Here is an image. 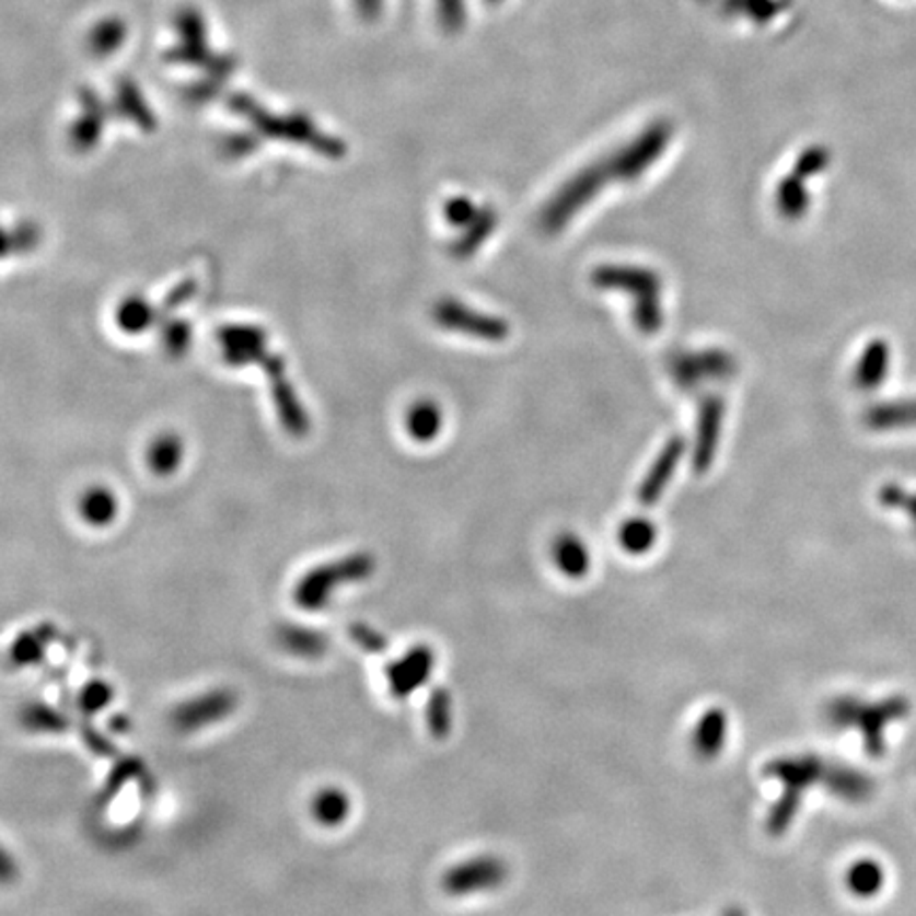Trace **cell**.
Wrapping results in <instances>:
<instances>
[{
  "instance_id": "6da1fadb",
  "label": "cell",
  "mask_w": 916,
  "mask_h": 916,
  "mask_svg": "<svg viewBox=\"0 0 916 916\" xmlns=\"http://www.w3.org/2000/svg\"><path fill=\"white\" fill-rule=\"evenodd\" d=\"M669 138L671 130L666 126H653L615 155L577 172L543 206L537 221L540 230L545 236L560 234L577 212L605 189L607 183L637 181L643 176L647 169L664 153Z\"/></svg>"
},
{
  "instance_id": "7a4b0ae2",
  "label": "cell",
  "mask_w": 916,
  "mask_h": 916,
  "mask_svg": "<svg viewBox=\"0 0 916 916\" xmlns=\"http://www.w3.org/2000/svg\"><path fill=\"white\" fill-rule=\"evenodd\" d=\"M830 773H832V762L813 753L777 757L768 762L764 768V775L779 780L782 785V796L768 813L766 832L770 836H782L800 811L807 789L813 785H823L827 789Z\"/></svg>"
},
{
  "instance_id": "3957f363",
  "label": "cell",
  "mask_w": 916,
  "mask_h": 916,
  "mask_svg": "<svg viewBox=\"0 0 916 916\" xmlns=\"http://www.w3.org/2000/svg\"><path fill=\"white\" fill-rule=\"evenodd\" d=\"M911 700L902 694H893L877 703L861 700L857 696H838L823 709V717L830 728L847 730L857 728L863 737V749L870 757L884 755V732L886 726L908 717Z\"/></svg>"
},
{
  "instance_id": "277c9868",
  "label": "cell",
  "mask_w": 916,
  "mask_h": 916,
  "mask_svg": "<svg viewBox=\"0 0 916 916\" xmlns=\"http://www.w3.org/2000/svg\"><path fill=\"white\" fill-rule=\"evenodd\" d=\"M592 285L601 291H617L633 298V321L635 327L653 336L664 325V282L649 268L605 264L592 271Z\"/></svg>"
},
{
  "instance_id": "5b68a950",
  "label": "cell",
  "mask_w": 916,
  "mask_h": 916,
  "mask_svg": "<svg viewBox=\"0 0 916 916\" xmlns=\"http://www.w3.org/2000/svg\"><path fill=\"white\" fill-rule=\"evenodd\" d=\"M433 321L445 332L472 336L484 341H503L511 334L508 321L469 308L452 298H445L433 305Z\"/></svg>"
},
{
  "instance_id": "8992f818",
  "label": "cell",
  "mask_w": 916,
  "mask_h": 916,
  "mask_svg": "<svg viewBox=\"0 0 916 916\" xmlns=\"http://www.w3.org/2000/svg\"><path fill=\"white\" fill-rule=\"evenodd\" d=\"M737 359L721 348L677 352L669 361V373L683 391H692L711 380H728L737 373Z\"/></svg>"
},
{
  "instance_id": "52a82bcc",
  "label": "cell",
  "mask_w": 916,
  "mask_h": 916,
  "mask_svg": "<svg viewBox=\"0 0 916 916\" xmlns=\"http://www.w3.org/2000/svg\"><path fill=\"white\" fill-rule=\"evenodd\" d=\"M508 863L501 857L482 855V857H474V859L452 866L443 874L441 886L448 895L463 897L472 893L499 889L503 882L508 881Z\"/></svg>"
},
{
  "instance_id": "ba28073f",
  "label": "cell",
  "mask_w": 916,
  "mask_h": 916,
  "mask_svg": "<svg viewBox=\"0 0 916 916\" xmlns=\"http://www.w3.org/2000/svg\"><path fill=\"white\" fill-rule=\"evenodd\" d=\"M373 569H375V563H373L370 556H366V554L350 556L346 560H339L336 565L323 567L316 573L308 577V581L302 583V588H300V603L304 607H310V610L323 607V605H327L334 588L344 585V583H350V581L366 579V577H370Z\"/></svg>"
},
{
  "instance_id": "9c48e42d",
  "label": "cell",
  "mask_w": 916,
  "mask_h": 916,
  "mask_svg": "<svg viewBox=\"0 0 916 916\" xmlns=\"http://www.w3.org/2000/svg\"><path fill=\"white\" fill-rule=\"evenodd\" d=\"M723 416H726V404L721 397L711 395L700 402L698 418H696L694 450H692V467L698 474L709 472L715 463V454H717L721 431H723Z\"/></svg>"
},
{
  "instance_id": "30bf717a",
  "label": "cell",
  "mask_w": 916,
  "mask_h": 916,
  "mask_svg": "<svg viewBox=\"0 0 916 916\" xmlns=\"http://www.w3.org/2000/svg\"><path fill=\"white\" fill-rule=\"evenodd\" d=\"M436 666V653L429 645H416L407 651L404 658L393 662L386 669V681L391 694L399 700L411 696L420 685L427 683Z\"/></svg>"
},
{
  "instance_id": "8fae6325",
  "label": "cell",
  "mask_w": 916,
  "mask_h": 916,
  "mask_svg": "<svg viewBox=\"0 0 916 916\" xmlns=\"http://www.w3.org/2000/svg\"><path fill=\"white\" fill-rule=\"evenodd\" d=\"M685 450H687V443L681 436H675V438H671L664 443V448L658 452L656 461L647 469L643 482L639 484L637 499H639L641 506L649 508V506H656L662 499L664 490L673 482V475L677 472L679 463L685 456Z\"/></svg>"
},
{
  "instance_id": "7c38bea8",
  "label": "cell",
  "mask_w": 916,
  "mask_h": 916,
  "mask_svg": "<svg viewBox=\"0 0 916 916\" xmlns=\"http://www.w3.org/2000/svg\"><path fill=\"white\" fill-rule=\"evenodd\" d=\"M497 228H499L497 210L492 206H479L474 221L467 228H463V234L448 246V253L459 262L472 259L475 253L488 242V237L497 232Z\"/></svg>"
},
{
  "instance_id": "4fadbf2b",
  "label": "cell",
  "mask_w": 916,
  "mask_h": 916,
  "mask_svg": "<svg viewBox=\"0 0 916 916\" xmlns=\"http://www.w3.org/2000/svg\"><path fill=\"white\" fill-rule=\"evenodd\" d=\"M827 791L850 804H861L874 796L877 782L855 766H848L845 762H832Z\"/></svg>"
},
{
  "instance_id": "5bb4252c",
  "label": "cell",
  "mask_w": 916,
  "mask_h": 916,
  "mask_svg": "<svg viewBox=\"0 0 916 916\" xmlns=\"http://www.w3.org/2000/svg\"><path fill=\"white\" fill-rule=\"evenodd\" d=\"M728 739V715L721 709L705 712L692 734V749L700 760H712L721 753Z\"/></svg>"
},
{
  "instance_id": "9a60e30c",
  "label": "cell",
  "mask_w": 916,
  "mask_h": 916,
  "mask_svg": "<svg viewBox=\"0 0 916 916\" xmlns=\"http://www.w3.org/2000/svg\"><path fill=\"white\" fill-rule=\"evenodd\" d=\"M554 565L571 579H581L590 571V552L573 533H563L552 543Z\"/></svg>"
},
{
  "instance_id": "2e32d148",
  "label": "cell",
  "mask_w": 916,
  "mask_h": 916,
  "mask_svg": "<svg viewBox=\"0 0 916 916\" xmlns=\"http://www.w3.org/2000/svg\"><path fill=\"white\" fill-rule=\"evenodd\" d=\"M866 422L870 429H877V431L915 429L916 399H902V402L874 406L866 414Z\"/></svg>"
},
{
  "instance_id": "e0dca14e",
  "label": "cell",
  "mask_w": 916,
  "mask_h": 916,
  "mask_svg": "<svg viewBox=\"0 0 916 916\" xmlns=\"http://www.w3.org/2000/svg\"><path fill=\"white\" fill-rule=\"evenodd\" d=\"M407 433L420 443H431L443 429V411L441 407L431 402L422 399L414 404L406 416Z\"/></svg>"
},
{
  "instance_id": "ac0fdd59",
  "label": "cell",
  "mask_w": 916,
  "mask_h": 916,
  "mask_svg": "<svg viewBox=\"0 0 916 916\" xmlns=\"http://www.w3.org/2000/svg\"><path fill=\"white\" fill-rule=\"evenodd\" d=\"M886 370H889V346L884 341H872L855 370V382L861 389H874L886 378Z\"/></svg>"
},
{
  "instance_id": "d6986e66",
  "label": "cell",
  "mask_w": 916,
  "mask_h": 916,
  "mask_svg": "<svg viewBox=\"0 0 916 916\" xmlns=\"http://www.w3.org/2000/svg\"><path fill=\"white\" fill-rule=\"evenodd\" d=\"M847 889L857 897H872L884 886V870L874 859H859L847 870Z\"/></svg>"
},
{
  "instance_id": "ffe728a7",
  "label": "cell",
  "mask_w": 916,
  "mask_h": 916,
  "mask_svg": "<svg viewBox=\"0 0 916 916\" xmlns=\"http://www.w3.org/2000/svg\"><path fill=\"white\" fill-rule=\"evenodd\" d=\"M312 813L318 823L327 827H336L339 823H344L350 813V800L341 789L327 787L316 793L312 802Z\"/></svg>"
},
{
  "instance_id": "44dd1931",
  "label": "cell",
  "mask_w": 916,
  "mask_h": 916,
  "mask_svg": "<svg viewBox=\"0 0 916 916\" xmlns=\"http://www.w3.org/2000/svg\"><path fill=\"white\" fill-rule=\"evenodd\" d=\"M656 537H658V531H656L653 522L649 518H641V515L626 520L619 526V533H617L622 549L628 552V554H635V556L647 554L653 547Z\"/></svg>"
},
{
  "instance_id": "7402d4cb",
  "label": "cell",
  "mask_w": 916,
  "mask_h": 916,
  "mask_svg": "<svg viewBox=\"0 0 916 916\" xmlns=\"http://www.w3.org/2000/svg\"><path fill=\"white\" fill-rule=\"evenodd\" d=\"M427 726L436 739H445L452 728V698L448 689L438 687L427 703Z\"/></svg>"
},
{
  "instance_id": "603a6c76",
  "label": "cell",
  "mask_w": 916,
  "mask_h": 916,
  "mask_svg": "<svg viewBox=\"0 0 916 916\" xmlns=\"http://www.w3.org/2000/svg\"><path fill=\"white\" fill-rule=\"evenodd\" d=\"M777 206L779 212L787 219H796L802 217L809 208V196L802 187V183L798 178H785L779 185L777 192Z\"/></svg>"
},
{
  "instance_id": "cb8c5ba5",
  "label": "cell",
  "mask_w": 916,
  "mask_h": 916,
  "mask_svg": "<svg viewBox=\"0 0 916 916\" xmlns=\"http://www.w3.org/2000/svg\"><path fill=\"white\" fill-rule=\"evenodd\" d=\"M477 210H479V206H475L469 198L459 196V198L448 200L445 208H443V214H445V219L452 228H467L474 221Z\"/></svg>"
},
{
  "instance_id": "d4e9b609",
  "label": "cell",
  "mask_w": 916,
  "mask_h": 916,
  "mask_svg": "<svg viewBox=\"0 0 916 916\" xmlns=\"http://www.w3.org/2000/svg\"><path fill=\"white\" fill-rule=\"evenodd\" d=\"M881 501L886 508H904V511L911 515V520L915 522L916 529V497L904 495V490L900 488H884Z\"/></svg>"
},
{
  "instance_id": "484cf974",
  "label": "cell",
  "mask_w": 916,
  "mask_h": 916,
  "mask_svg": "<svg viewBox=\"0 0 916 916\" xmlns=\"http://www.w3.org/2000/svg\"><path fill=\"white\" fill-rule=\"evenodd\" d=\"M350 633H352L355 641L361 645L363 649H368V651L380 653V651H384V649H386V641H384V637H382L378 630L370 628V626L359 624V626H352V628H350Z\"/></svg>"
},
{
  "instance_id": "4316f807",
  "label": "cell",
  "mask_w": 916,
  "mask_h": 916,
  "mask_svg": "<svg viewBox=\"0 0 916 916\" xmlns=\"http://www.w3.org/2000/svg\"><path fill=\"white\" fill-rule=\"evenodd\" d=\"M15 877V866L11 855L0 847V882L11 881Z\"/></svg>"
},
{
  "instance_id": "83f0119b",
  "label": "cell",
  "mask_w": 916,
  "mask_h": 916,
  "mask_svg": "<svg viewBox=\"0 0 916 916\" xmlns=\"http://www.w3.org/2000/svg\"><path fill=\"white\" fill-rule=\"evenodd\" d=\"M723 916H745V913H743L741 908H728V911L723 913Z\"/></svg>"
}]
</instances>
